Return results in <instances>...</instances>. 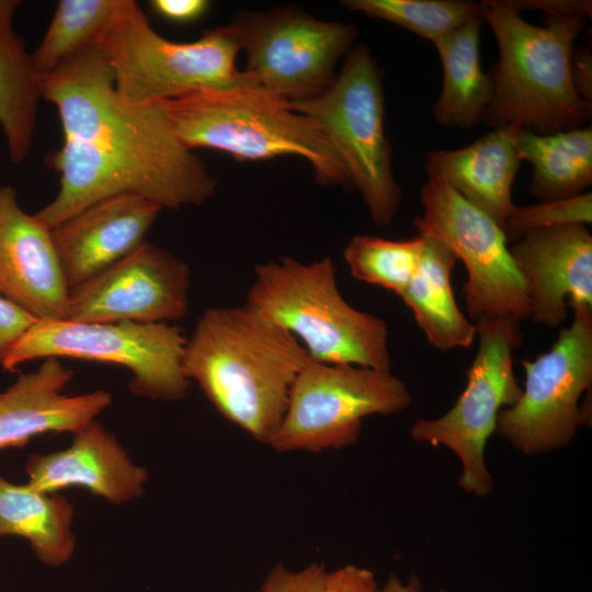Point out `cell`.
Masks as SVG:
<instances>
[{"label": "cell", "instance_id": "cell-1", "mask_svg": "<svg viewBox=\"0 0 592 592\" xmlns=\"http://www.w3.org/2000/svg\"><path fill=\"white\" fill-rule=\"evenodd\" d=\"M41 92L56 106L64 136L45 159L59 174L58 193L35 214L48 228L115 195L177 209L215 194L216 180L178 139L162 102L133 104L119 96L99 44L41 77Z\"/></svg>", "mask_w": 592, "mask_h": 592}, {"label": "cell", "instance_id": "cell-2", "mask_svg": "<svg viewBox=\"0 0 592 592\" xmlns=\"http://www.w3.org/2000/svg\"><path fill=\"white\" fill-rule=\"evenodd\" d=\"M308 360L289 332L244 304L202 314L185 341L182 367L225 419L267 445Z\"/></svg>", "mask_w": 592, "mask_h": 592}, {"label": "cell", "instance_id": "cell-3", "mask_svg": "<svg viewBox=\"0 0 592 592\" xmlns=\"http://www.w3.org/2000/svg\"><path fill=\"white\" fill-rule=\"evenodd\" d=\"M481 18L499 48L483 122L493 128L517 124L539 135L585 126L592 103L576 92L570 62L587 16L547 14L545 25L536 26L503 0H489L481 2Z\"/></svg>", "mask_w": 592, "mask_h": 592}, {"label": "cell", "instance_id": "cell-4", "mask_svg": "<svg viewBox=\"0 0 592 592\" xmlns=\"http://www.w3.org/2000/svg\"><path fill=\"white\" fill-rule=\"evenodd\" d=\"M162 104L178 139L189 150L213 148L239 161L298 156L309 162L320 184L353 187L322 128L259 87L200 90Z\"/></svg>", "mask_w": 592, "mask_h": 592}, {"label": "cell", "instance_id": "cell-5", "mask_svg": "<svg viewBox=\"0 0 592 592\" xmlns=\"http://www.w3.org/2000/svg\"><path fill=\"white\" fill-rule=\"evenodd\" d=\"M246 304L289 332L312 361L390 371L386 321L343 298L330 257L258 264Z\"/></svg>", "mask_w": 592, "mask_h": 592}, {"label": "cell", "instance_id": "cell-6", "mask_svg": "<svg viewBox=\"0 0 592 592\" xmlns=\"http://www.w3.org/2000/svg\"><path fill=\"white\" fill-rule=\"evenodd\" d=\"M99 45L113 71L117 93L133 104L248 83L236 66L240 46L230 24L205 31L193 42H173L151 27L135 1L124 0Z\"/></svg>", "mask_w": 592, "mask_h": 592}, {"label": "cell", "instance_id": "cell-7", "mask_svg": "<svg viewBox=\"0 0 592 592\" xmlns=\"http://www.w3.org/2000/svg\"><path fill=\"white\" fill-rule=\"evenodd\" d=\"M296 112L325 132L378 226L389 225L401 204L385 133L382 73L365 45L353 47L339 76L319 96L293 102Z\"/></svg>", "mask_w": 592, "mask_h": 592}, {"label": "cell", "instance_id": "cell-8", "mask_svg": "<svg viewBox=\"0 0 592 592\" xmlns=\"http://www.w3.org/2000/svg\"><path fill=\"white\" fill-rule=\"evenodd\" d=\"M478 349L467 369V382L454 406L435 419H417L410 437L443 446L459 459V488L477 498L493 491L486 445L499 412L512 406L522 387L513 371V352L523 344L521 320L512 316L481 317L476 322Z\"/></svg>", "mask_w": 592, "mask_h": 592}, {"label": "cell", "instance_id": "cell-9", "mask_svg": "<svg viewBox=\"0 0 592 592\" xmlns=\"http://www.w3.org/2000/svg\"><path fill=\"white\" fill-rule=\"evenodd\" d=\"M571 308V325L550 349L522 361V392L498 414L494 433L525 456L565 448L591 425L592 307Z\"/></svg>", "mask_w": 592, "mask_h": 592}, {"label": "cell", "instance_id": "cell-10", "mask_svg": "<svg viewBox=\"0 0 592 592\" xmlns=\"http://www.w3.org/2000/svg\"><path fill=\"white\" fill-rule=\"evenodd\" d=\"M186 338L172 323H88L37 320L16 342L2 367L13 372L37 358H78L127 368L133 394L177 401L187 394L182 358Z\"/></svg>", "mask_w": 592, "mask_h": 592}, {"label": "cell", "instance_id": "cell-11", "mask_svg": "<svg viewBox=\"0 0 592 592\" xmlns=\"http://www.w3.org/2000/svg\"><path fill=\"white\" fill-rule=\"evenodd\" d=\"M412 401L406 383L390 371L309 358L267 446L277 453L342 449L357 442L366 417L395 414Z\"/></svg>", "mask_w": 592, "mask_h": 592}, {"label": "cell", "instance_id": "cell-12", "mask_svg": "<svg viewBox=\"0 0 592 592\" xmlns=\"http://www.w3.org/2000/svg\"><path fill=\"white\" fill-rule=\"evenodd\" d=\"M421 203L423 213L413 219L419 234L441 242L465 265L462 295L470 319L530 318L527 285L504 230L439 175L429 177L421 186Z\"/></svg>", "mask_w": 592, "mask_h": 592}, {"label": "cell", "instance_id": "cell-13", "mask_svg": "<svg viewBox=\"0 0 592 592\" xmlns=\"http://www.w3.org/2000/svg\"><path fill=\"white\" fill-rule=\"evenodd\" d=\"M230 25L247 55V82L289 103L331 87L337 62L357 34L352 24L321 21L293 7L242 12Z\"/></svg>", "mask_w": 592, "mask_h": 592}, {"label": "cell", "instance_id": "cell-14", "mask_svg": "<svg viewBox=\"0 0 592 592\" xmlns=\"http://www.w3.org/2000/svg\"><path fill=\"white\" fill-rule=\"evenodd\" d=\"M191 270L144 241L129 254L71 288L65 320L88 323H172L189 310Z\"/></svg>", "mask_w": 592, "mask_h": 592}, {"label": "cell", "instance_id": "cell-15", "mask_svg": "<svg viewBox=\"0 0 592 592\" xmlns=\"http://www.w3.org/2000/svg\"><path fill=\"white\" fill-rule=\"evenodd\" d=\"M0 295L37 320H65L69 297L52 237L24 212L16 190L0 184Z\"/></svg>", "mask_w": 592, "mask_h": 592}, {"label": "cell", "instance_id": "cell-16", "mask_svg": "<svg viewBox=\"0 0 592 592\" xmlns=\"http://www.w3.org/2000/svg\"><path fill=\"white\" fill-rule=\"evenodd\" d=\"M510 252L527 285L535 323L557 328L569 307H592V236L587 225L528 232Z\"/></svg>", "mask_w": 592, "mask_h": 592}, {"label": "cell", "instance_id": "cell-17", "mask_svg": "<svg viewBox=\"0 0 592 592\" xmlns=\"http://www.w3.org/2000/svg\"><path fill=\"white\" fill-rule=\"evenodd\" d=\"M161 207L132 194L103 198L52 229L69 291L106 270L145 241Z\"/></svg>", "mask_w": 592, "mask_h": 592}, {"label": "cell", "instance_id": "cell-18", "mask_svg": "<svg viewBox=\"0 0 592 592\" xmlns=\"http://www.w3.org/2000/svg\"><path fill=\"white\" fill-rule=\"evenodd\" d=\"M72 371L58 358H45L0 392V449L23 447L47 433H77L112 402L107 391L65 395Z\"/></svg>", "mask_w": 592, "mask_h": 592}, {"label": "cell", "instance_id": "cell-19", "mask_svg": "<svg viewBox=\"0 0 592 592\" xmlns=\"http://www.w3.org/2000/svg\"><path fill=\"white\" fill-rule=\"evenodd\" d=\"M25 473L27 483L39 491L78 486L115 504L140 497L148 480L147 470L95 420L75 433L67 448L30 456Z\"/></svg>", "mask_w": 592, "mask_h": 592}, {"label": "cell", "instance_id": "cell-20", "mask_svg": "<svg viewBox=\"0 0 592 592\" xmlns=\"http://www.w3.org/2000/svg\"><path fill=\"white\" fill-rule=\"evenodd\" d=\"M522 128L517 124H508L463 148L429 151L428 177L443 178L503 229L515 206L512 185L521 164L517 138Z\"/></svg>", "mask_w": 592, "mask_h": 592}, {"label": "cell", "instance_id": "cell-21", "mask_svg": "<svg viewBox=\"0 0 592 592\" xmlns=\"http://www.w3.org/2000/svg\"><path fill=\"white\" fill-rule=\"evenodd\" d=\"M419 235L423 242L420 261L399 297L432 346L443 352L467 349L477 339V328L454 297L451 275L457 260L437 240Z\"/></svg>", "mask_w": 592, "mask_h": 592}, {"label": "cell", "instance_id": "cell-22", "mask_svg": "<svg viewBox=\"0 0 592 592\" xmlns=\"http://www.w3.org/2000/svg\"><path fill=\"white\" fill-rule=\"evenodd\" d=\"M482 18L469 21L436 41L443 88L432 106L435 121L447 128L468 129L482 122L493 98V81L480 64Z\"/></svg>", "mask_w": 592, "mask_h": 592}, {"label": "cell", "instance_id": "cell-23", "mask_svg": "<svg viewBox=\"0 0 592 592\" xmlns=\"http://www.w3.org/2000/svg\"><path fill=\"white\" fill-rule=\"evenodd\" d=\"M18 0H0V126L12 163L26 158L34 137L41 77L13 30Z\"/></svg>", "mask_w": 592, "mask_h": 592}, {"label": "cell", "instance_id": "cell-24", "mask_svg": "<svg viewBox=\"0 0 592 592\" xmlns=\"http://www.w3.org/2000/svg\"><path fill=\"white\" fill-rule=\"evenodd\" d=\"M72 504L62 496L39 491L29 483L15 485L0 475V538L29 540L36 557L58 567L75 551Z\"/></svg>", "mask_w": 592, "mask_h": 592}, {"label": "cell", "instance_id": "cell-25", "mask_svg": "<svg viewBox=\"0 0 592 592\" xmlns=\"http://www.w3.org/2000/svg\"><path fill=\"white\" fill-rule=\"evenodd\" d=\"M517 151L533 167L527 191L539 202L573 197L592 184L591 126L546 135L523 127Z\"/></svg>", "mask_w": 592, "mask_h": 592}, {"label": "cell", "instance_id": "cell-26", "mask_svg": "<svg viewBox=\"0 0 592 592\" xmlns=\"http://www.w3.org/2000/svg\"><path fill=\"white\" fill-rule=\"evenodd\" d=\"M124 0H60L39 45L31 54L39 77L80 50L99 44Z\"/></svg>", "mask_w": 592, "mask_h": 592}, {"label": "cell", "instance_id": "cell-27", "mask_svg": "<svg viewBox=\"0 0 592 592\" xmlns=\"http://www.w3.org/2000/svg\"><path fill=\"white\" fill-rule=\"evenodd\" d=\"M348 9L397 24L433 44L471 20L481 3L468 0H344Z\"/></svg>", "mask_w": 592, "mask_h": 592}, {"label": "cell", "instance_id": "cell-28", "mask_svg": "<svg viewBox=\"0 0 592 592\" xmlns=\"http://www.w3.org/2000/svg\"><path fill=\"white\" fill-rule=\"evenodd\" d=\"M422 243L420 235L407 240L358 235L349 241L343 257L355 280L400 296L418 267Z\"/></svg>", "mask_w": 592, "mask_h": 592}, {"label": "cell", "instance_id": "cell-29", "mask_svg": "<svg viewBox=\"0 0 592 592\" xmlns=\"http://www.w3.org/2000/svg\"><path fill=\"white\" fill-rule=\"evenodd\" d=\"M592 223V194L514 206L506 218L504 232L508 240L516 241L528 232L570 224Z\"/></svg>", "mask_w": 592, "mask_h": 592}, {"label": "cell", "instance_id": "cell-30", "mask_svg": "<svg viewBox=\"0 0 592 592\" xmlns=\"http://www.w3.org/2000/svg\"><path fill=\"white\" fill-rule=\"evenodd\" d=\"M327 573L325 566L318 562L298 570L276 563L265 577L260 592H325Z\"/></svg>", "mask_w": 592, "mask_h": 592}, {"label": "cell", "instance_id": "cell-31", "mask_svg": "<svg viewBox=\"0 0 592 592\" xmlns=\"http://www.w3.org/2000/svg\"><path fill=\"white\" fill-rule=\"evenodd\" d=\"M37 321L31 314L0 295V365L23 337Z\"/></svg>", "mask_w": 592, "mask_h": 592}, {"label": "cell", "instance_id": "cell-32", "mask_svg": "<svg viewBox=\"0 0 592 592\" xmlns=\"http://www.w3.org/2000/svg\"><path fill=\"white\" fill-rule=\"evenodd\" d=\"M325 592H382L372 570L354 563L328 571Z\"/></svg>", "mask_w": 592, "mask_h": 592}, {"label": "cell", "instance_id": "cell-33", "mask_svg": "<svg viewBox=\"0 0 592 592\" xmlns=\"http://www.w3.org/2000/svg\"><path fill=\"white\" fill-rule=\"evenodd\" d=\"M150 3L159 15L180 23L200 19L209 7L205 0H153Z\"/></svg>", "mask_w": 592, "mask_h": 592}, {"label": "cell", "instance_id": "cell-34", "mask_svg": "<svg viewBox=\"0 0 592 592\" xmlns=\"http://www.w3.org/2000/svg\"><path fill=\"white\" fill-rule=\"evenodd\" d=\"M509 7L520 12L524 9H540L547 14H582L591 18V1L581 0H522L504 1Z\"/></svg>", "mask_w": 592, "mask_h": 592}, {"label": "cell", "instance_id": "cell-35", "mask_svg": "<svg viewBox=\"0 0 592 592\" xmlns=\"http://www.w3.org/2000/svg\"><path fill=\"white\" fill-rule=\"evenodd\" d=\"M571 78L580 98L592 102V55L589 47H573L571 54Z\"/></svg>", "mask_w": 592, "mask_h": 592}, {"label": "cell", "instance_id": "cell-36", "mask_svg": "<svg viewBox=\"0 0 592 592\" xmlns=\"http://www.w3.org/2000/svg\"><path fill=\"white\" fill-rule=\"evenodd\" d=\"M382 592H424L420 578L412 573L407 580L400 579L392 573L387 579L386 583L380 588ZM437 592H446L441 589Z\"/></svg>", "mask_w": 592, "mask_h": 592}]
</instances>
